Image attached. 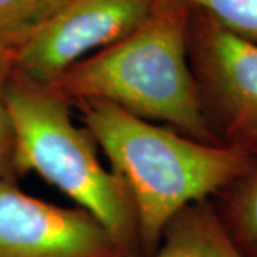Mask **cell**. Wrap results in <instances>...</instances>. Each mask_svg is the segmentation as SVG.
<instances>
[{
  "label": "cell",
  "mask_w": 257,
  "mask_h": 257,
  "mask_svg": "<svg viewBox=\"0 0 257 257\" xmlns=\"http://www.w3.org/2000/svg\"><path fill=\"white\" fill-rule=\"evenodd\" d=\"M74 106L83 127L130 194L140 257L156 250L166 226L179 211L213 199L256 157L241 147L194 140L107 101L84 100Z\"/></svg>",
  "instance_id": "6da1fadb"
},
{
  "label": "cell",
  "mask_w": 257,
  "mask_h": 257,
  "mask_svg": "<svg viewBox=\"0 0 257 257\" xmlns=\"http://www.w3.org/2000/svg\"><path fill=\"white\" fill-rule=\"evenodd\" d=\"M189 10L176 0H156L138 29L79 60L50 86L72 104L107 101L194 140L221 143L190 67Z\"/></svg>",
  "instance_id": "7a4b0ae2"
},
{
  "label": "cell",
  "mask_w": 257,
  "mask_h": 257,
  "mask_svg": "<svg viewBox=\"0 0 257 257\" xmlns=\"http://www.w3.org/2000/svg\"><path fill=\"white\" fill-rule=\"evenodd\" d=\"M5 104L13 146L10 166L36 173L92 214L127 257H140L136 211L124 183L100 162L90 133L72 119V103L53 86L10 72Z\"/></svg>",
  "instance_id": "3957f363"
},
{
  "label": "cell",
  "mask_w": 257,
  "mask_h": 257,
  "mask_svg": "<svg viewBox=\"0 0 257 257\" xmlns=\"http://www.w3.org/2000/svg\"><path fill=\"white\" fill-rule=\"evenodd\" d=\"M189 60L217 138L257 156V42L200 12L189 23Z\"/></svg>",
  "instance_id": "277c9868"
},
{
  "label": "cell",
  "mask_w": 257,
  "mask_h": 257,
  "mask_svg": "<svg viewBox=\"0 0 257 257\" xmlns=\"http://www.w3.org/2000/svg\"><path fill=\"white\" fill-rule=\"evenodd\" d=\"M155 5L156 0H70L19 53L12 69L52 84L79 60L130 35Z\"/></svg>",
  "instance_id": "5b68a950"
},
{
  "label": "cell",
  "mask_w": 257,
  "mask_h": 257,
  "mask_svg": "<svg viewBox=\"0 0 257 257\" xmlns=\"http://www.w3.org/2000/svg\"><path fill=\"white\" fill-rule=\"evenodd\" d=\"M0 257H127L80 207L30 196L0 173Z\"/></svg>",
  "instance_id": "8992f818"
},
{
  "label": "cell",
  "mask_w": 257,
  "mask_h": 257,
  "mask_svg": "<svg viewBox=\"0 0 257 257\" xmlns=\"http://www.w3.org/2000/svg\"><path fill=\"white\" fill-rule=\"evenodd\" d=\"M146 257H247L230 237L211 199L189 204L166 226Z\"/></svg>",
  "instance_id": "52a82bcc"
},
{
  "label": "cell",
  "mask_w": 257,
  "mask_h": 257,
  "mask_svg": "<svg viewBox=\"0 0 257 257\" xmlns=\"http://www.w3.org/2000/svg\"><path fill=\"white\" fill-rule=\"evenodd\" d=\"M230 237L247 257H257V156L239 177L214 196Z\"/></svg>",
  "instance_id": "ba28073f"
},
{
  "label": "cell",
  "mask_w": 257,
  "mask_h": 257,
  "mask_svg": "<svg viewBox=\"0 0 257 257\" xmlns=\"http://www.w3.org/2000/svg\"><path fill=\"white\" fill-rule=\"evenodd\" d=\"M70 0H0V60L13 64L19 53Z\"/></svg>",
  "instance_id": "9c48e42d"
},
{
  "label": "cell",
  "mask_w": 257,
  "mask_h": 257,
  "mask_svg": "<svg viewBox=\"0 0 257 257\" xmlns=\"http://www.w3.org/2000/svg\"><path fill=\"white\" fill-rule=\"evenodd\" d=\"M199 9L230 32L257 42V0H176Z\"/></svg>",
  "instance_id": "30bf717a"
},
{
  "label": "cell",
  "mask_w": 257,
  "mask_h": 257,
  "mask_svg": "<svg viewBox=\"0 0 257 257\" xmlns=\"http://www.w3.org/2000/svg\"><path fill=\"white\" fill-rule=\"evenodd\" d=\"M10 72H12V63L6 60H0V173L3 172L5 166H10L12 146H13L10 120L5 104V86Z\"/></svg>",
  "instance_id": "8fae6325"
}]
</instances>
